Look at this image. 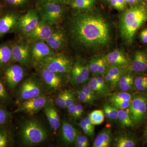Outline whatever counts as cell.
Returning <instances> with one entry per match:
<instances>
[{
	"label": "cell",
	"instance_id": "obj_1",
	"mask_svg": "<svg viewBox=\"0 0 147 147\" xmlns=\"http://www.w3.org/2000/svg\"><path fill=\"white\" fill-rule=\"evenodd\" d=\"M70 34L78 47L98 48L105 46L110 41V27L99 14L77 13L71 19Z\"/></svg>",
	"mask_w": 147,
	"mask_h": 147
},
{
	"label": "cell",
	"instance_id": "obj_2",
	"mask_svg": "<svg viewBox=\"0 0 147 147\" xmlns=\"http://www.w3.org/2000/svg\"><path fill=\"white\" fill-rule=\"evenodd\" d=\"M147 21V4L140 3L128 9L119 23L121 36L128 44L133 42L137 32Z\"/></svg>",
	"mask_w": 147,
	"mask_h": 147
},
{
	"label": "cell",
	"instance_id": "obj_3",
	"mask_svg": "<svg viewBox=\"0 0 147 147\" xmlns=\"http://www.w3.org/2000/svg\"><path fill=\"white\" fill-rule=\"evenodd\" d=\"M20 136L25 146H33L45 142L48 137L46 129L35 120H28L21 125Z\"/></svg>",
	"mask_w": 147,
	"mask_h": 147
},
{
	"label": "cell",
	"instance_id": "obj_4",
	"mask_svg": "<svg viewBox=\"0 0 147 147\" xmlns=\"http://www.w3.org/2000/svg\"><path fill=\"white\" fill-rule=\"evenodd\" d=\"M45 88L42 82L35 76L24 80L16 93V98L19 103L33 98L44 95Z\"/></svg>",
	"mask_w": 147,
	"mask_h": 147
},
{
	"label": "cell",
	"instance_id": "obj_5",
	"mask_svg": "<svg viewBox=\"0 0 147 147\" xmlns=\"http://www.w3.org/2000/svg\"><path fill=\"white\" fill-rule=\"evenodd\" d=\"M39 67H43L50 71L59 74H66L71 71L72 64L69 58L63 54H55L45 58L38 64Z\"/></svg>",
	"mask_w": 147,
	"mask_h": 147
},
{
	"label": "cell",
	"instance_id": "obj_6",
	"mask_svg": "<svg viewBox=\"0 0 147 147\" xmlns=\"http://www.w3.org/2000/svg\"><path fill=\"white\" fill-rule=\"evenodd\" d=\"M129 109L134 125H141L147 116V94L139 92L133 96Z\"/></svg>",
	"mask_w": 147,
	"mask_h": 147
},
{
	"label": "cell",
	"instance_id": "obj_7",
	"mask_svg": "<svg viewBox=\"0 0 147 147\" xmlns=\"http://www.w3.org/2000/svg\"><path fill=\"white\" fill-rule=\"evenodd\" d=\"M38 74L45 89L48 91L56 92L60 89L64 84L63 75L39 67Z\"/></svg>",
	"mask_w": 147,
	"mask_h": 147
},
{
	"label": "cell",
	"instance_id": "obj_8",
	"mask_svg": "<svg viewBox=\"0 0 147 147\" xmlns=\"http://www.w3.org/2000/svg\"><path fill=\"white\" fill-rule=\"evenodd\" d=\"M39 11L41 19H43L52 25L57 24L63 16L64 10L59 4L47 2L41 4Z\"/></svg>",
	"mask_w": 147,
	"mask_h": 147
},
{
	"label": "cell",
	"instance_id": "obj_9",
	"mask_svg": "<svg viewBox=\"0 0 147 147\" xmlns=\"http://www.w3.org/2000/svg\"><path fill=\"white\" fill-rule=\"evenodd\" d=\"M49 100L48 98L44 95L31 98L20 102L13 113H24L33 115L43 109Z\"/></svg>",
	"mask_w": 147,
	"mask_h": 147
},
{
	"label": "cell",
	"instance_id": "obj_10",
	"mask_svg": "<svg viewBox=\"0 0 147 147\" xmlns=\"http://www.w3.org/2000/svg\"><path fill=\"white\" fill-rule=\"evenodd\" d=\"M24 69L17 64H9L4 69L3 81L9 89L16 88L24 76Z\"/></svg>",
	"mask_w": 147,
	"mask_h": 147
},
{
	"label": "cell",
	"instance_id": "obj_11",
	"mask_svg": "<svg viewBox=\"0 0 147 147\" xmlns=\"http://www.w3.org/2000/svg\"><path fill=\"white\" fill-rule=\"evenodd\" d=\"M53 30L52 25L41 19L36 27L26 35L27 40L30 43L37 41H45L52 34Z\"/></svg>",
	"mask_w": 147,
	"mask_h": 147
},
{
	"label": "cell",
	"instance_id": "obj_12",
	"mask_svg": "<svg viewBox=\"0 0 147 147\" xmlns=\"http://www.w3.org/2000/svg\"><path fill=\"white\" fill-rule=\"evenodd\" d=\"M12 60L21 65H28L31 60L30 48L25 41H21L11 46Z\"/></svg>",
	"mask_w": 147,
	"mask_h": 147
},
{
	"label": "cell",
	"instance_id": "obj_13",
	"mask_svg": "<svg viewBox=\"0 0 147 147\" xmlns=\"http://www.w3.org/2000/svg\"><path fill=\"white\" fill-rule=\"evenodd\" d=\"M39 21L37 11L35 9H30L19 17L16 27L21 33L26 35L36 27Z\"/></svg>",
	"mask_w": 147,
	"mask_h": 147
},
{
	"label": "cell",
	"instance_id": "obj_14",
	"mask_svg": "<svg viewBox=\"0 0 147 147\" xmlns=\"http://www.w3.org/2000/svg\"><path fill=\"white\" fill-rule=\"evenodd\" d=\"M30 48L31 60L37 65L45 58L55 55V53L44 41H37L32 42Z\"/></svg>",
	"mask_w": 147,
	"mask_h": 147
},
{
	"label": "cell",
	"instance_id": "obj_15",
	"mask_svg": "<svg viewBox=\"0 0 147 147\" xmlns=\"http://www.w3.org/2000/svg\"><path fill=\"white\" fill-rule=\"evenodd\" d=\"M19 18L18 15L13 12H7L0 16V37L16 28Z\"/></svg>",
	"mask_w": 147,
	"mask_h": 147
},
{
	"label": "cell",
	"instance_id": "obj_16",
	"mask_svg": "<svg viewBox=\"0 0 147 147\" xmlns=\"http://www.w3.org/2000/svg\"><path fill=\"white\" fill-rule=\"evenodd\" d=\"M128 70L137 73L147 71V56L145 52L142 50L135 52Z\"/></svg>",
	"mask_w": 147,
	"mask_h": 147
},
{
	"label": "cell",
	"instance_id": "obj_17",
	"mask_svg": "<svg viewBox=\"0 0 147 147\" xmlns=\"http://www.w3.org/2000/svg\"><path fill=\"white\" fill-rule=\"evenodd\" d=\"M105 57L110 65L129 67L131 64L128 57L120 50H114L106 55Z\"/></svg>",
	"mask_w": 147,
	"mask_h": 147
},
{
	"label": "cell",
	"instance_id": "obj_18",
	"mask_svg": "<svg viewBox=\"0 0 147 147\" xmlns=\"http://www.w3.org/2000/svg\"><path fill=\"white\" fill-rule=\"evenodd\" d=\"M53 51H59L63 47L65 42V36L62 30H54L52 34L45 41Z\"/></svg>",
	"mask_w": 147,
	"mask_h": 147
},
{
	"label": "cell",
	"instance_id": "obj_19",
	"mask_svg": "<svg viewBox=\"0 0 147 147\" xmlns=\"http://www.w3.org/2000/svg\"><path fill=\"white\" fill-rule=\"evenodd\" d=\"M43 109L51 128L55 131H57L61 125L60 119L57 110L53 102L49 101Z\"/></svg>",
	"mask_w": 147,
	"mask_h": 147
},
{
	"label": "cell",
	"instance_id": "obj_20",
	"mask_svg": "<svg viewBox=\"0 0 147 147\" xmlns=\"http://www.w3.org/2000/svg\"><path fill=\"white\" fill-rule=\"evenodd\" d=\"M79 133L78 130L71 124L66 121L63 122L61 127V137L62 141L65 144L69 145L74 144Z\"/></svg>",
	"mask_w": 147,
	"mask_h": 147
},
{
	"label": "cell",
	"instance_id": "obj_21",
	"mask_svg": "<svg viewBox=\"0 0 147 147\" xmlns=\"http://www.w3.org/2000/svg\"><path fill=\"white\" fill-rule=\"evenodd\" d=\"M137 137L131 133H123L118 134L115 139L114 146L117 147H134L137 146Z\"/></svg>",
	"mask_w": 147,
	"mask_h": 147
},
{
	"label": "cell",
	"instance_id": "obj_22",
	"mask_svg": "<svg viewBox=\"0 0 147 147\" xmlns=\"http://www.w3.org/2000/svg\"><path fill=\"white\" fill-rule=\"evenodd\" d=\"M112 140V130L110 127H105L100 131L95 139L93 147H108Z\"/></svg>",
	"mask_w": 147,
	"mask_h": 147
},
{
	"label": "cell",
	"instance_id": "obj_23",
	"mask_svg": "<svg viewBox=\"0 0 147 147\" xmlns=\"http://www.w3.org/2000/svg\"><path fill=\"white\" fill-rule=\"evenodd\" d=\"M134 76L131 74H123L119 79L118 84L122 91L130 92L135 90L134 87Z\"/></svg>",
	"mask_w": 147,
	"mask_h": 147
},
{
	"label": "cell",
	"instance_id": "obj_24",
	"mask_svg": "<svg viewBox=\"0 0 147 147\" xmlns=\"http://www.w3.org/2000/svg\"><path fill=\"white\" fill-rule=\"evenodd\" d=\"M11 61V46L7 44L0 45V69L5 68Z\"/></svg>",
	"mask_w": 147,
	"mask_h": 147
},
{
	"label": "cell",
	"instance_id": "obj_25",
	"mask_svg": "<svg viewBox=\"0 0 147 147\" xmlns=\"http://www.w3.org/2000/svg\"><path fill=\"white\" fill-rule=\"evenodd\" d=\"M13 144V134L10 129L6 125L0 127V147L12 146Z\"/></svg>",
	"mask_w": 147,
	"mask_h": 147
},
{
	"label": "cell",
	"instance_id": "obj_26",
	"mask_svg": "<svg viewBox=\"0 0 147 147\" xmlns=\"http://www.w3.org/2000/svg\"><path fill=\"white\" fill-rule=\"evenodd\" d=\"M70 72V83L71 85L78 86L85 83L77 61L72 65Z\"/></svg>",
	"mask_w": 147,
	"mask_h": 147
},
{
	"label": "cell",
	"instance_id": "obj_27",
	"mask_svg": "<svg viewBox=\"0 0 147 147\" xmlns=\"http://www.w3.org/2000/svg\"><path fill=\"white\" fill-rule=\"evenodd\" d=\"M135 90L139 92L147 94V75H139L134 77Z\"/></svg>",
	"mask_w": 147,
	"mask_h": 147
},
{
	"label": "cell",
	"instance_id": "obj_28",
	"mask_svg": "<svg viewBox=\"0 0 147 147\" xmlns=\"http://www.w3.org/2000/svg\"><path fill=\"white\" fill-rule=\"evenodd\" d=\"M118 119L123 125L127 127H133L135 126L129 113L125 110H119Z\"/></svg>",
	"mask_w": 147,
	"mask_h": 147
},
{
	"label": "cell",
	"instance_id": "obj_29",
	"mask_svg": "<svg viewBox=\"0 0 147 147\" xmlns=\"http://www.w3.org/2000/svg\"><path fill=\"white\" fill-rule=\"evenodd\" d=\"M133 96L129 93V92H116L110 95L109 100L110 102L119 100H131Z\"/></svg>",
	"mask_w": 147,
	"mask_h": 147
},
{
	"label": "cell",
	"instance_id": "obj_30",
	"mask_svg": "<svg viewBox=\"0 0 147 147\" xmlns=\"http://www.w3.org/2000/svg\"><path fill=\"white\" fill-rule=\"evenodd\" d=\"M94 125L101 124L105 120V115L102 110H96L90 113L88 116Z\"/></svg>",
	"mask_w": 147,
	"mask_h": 147
},
{
	"label": "cell",
	"instance_id": "obj_31",
	"mask_svg": "<svg viewBox=\"0 0 147 147\" xmlns=\"http://www.w3.org/2000/svg\"><path fill=\"white\" fill-rule=\"evenodd\" d=\"M88 86L94 92L96 97H102L106 95L98 83L96 77H93L90 79Z\"/></svg>",
	"mask_w": 147,
	"mask_h": 147
},
{
	"label": "cell",
	"instance_id": "obj_32",
	"mask_svg": "<svg viewBox=\"0 0 147 147\" xmlns=\"http://www.w3.org/2000/svg\"><path fill=\"white\" fill-rule=\"evenodd\" d=\"M95 0H74L71 4L74 8L86 9L92 6Z\"/></svg>",
	"mask_w": 147,
	"mask_h": 147
},
{
	"label": "cell",
	"instance_id": "obj_33",
	"mask_svg": "<svg viewBox=\"0 0 147 147\" xmlns=\"http://www.w3.org/2000/svg\"><path fill=\"white\" fill-rule=\"evenodd\" d=\"M122 67H123L112 66L107 71L117 84L120 78L124 74V69H123Z\"/></svg>",
	"mask_w": 147,
	"mask_h": 147
},
{
	"label": "cell",
	"instance_id": "obj_34",
	"mask_svg": "<svg viewBox=\"0 0 147 147\" xmlns=\"http://www.w3.org/2000/svg\"><path fill=\"white\" fill-rule=\"evenodd\" d=\"M77 62L84 78V82H86L89 77L90 72L88 65L83 60H79L77 61Z\"/></svg>",
	"mask_w": 147,
	"mask_h": 147
},
{
	"label": "cell",
	"instance_id": "obj_35",
	"mask_svg": "<svg viewBox=\"0 0 147 147\" xmlns=\"http://www.w3.org/2000/svg\"><path fill=\"white\" fill-rule=\"evenodd\" d=\"M10 100V96L0 78V104H5Z\"/></svg>",
	"mask_w": 147,
	"mask_h": 147
},
{
	"label": "cell",
	"instance_id": "obj_36",
	"mask_svg": "<svg viewBox=\"0 0 147 147\" xmlns=\"http://www.w3.org/2000/svg\"><path fill=\"white\" fill-rule=\"evenodd\" d=\"M100 58V56H95L91 58L89 61L88 65L90 72L92 73L94 75H97Z\"/></svg>",
	"mask_w": 147,
	"mask_h": 147
},
{
	"label": "cell",
	"instance_id": "obj_37",
	"mask_svg": "<svg viewBox=\"0 0 147 147\" xmlns=\"http://www.w3.org/2000/svg\"><path fill=\"white\" fill-rule=\"evenodd\" d=\"M10 113L3 107H0V127L4 126L10 119Z\"/></svg>",
	"mask_w": 147,
	"mask_h": 147
},
{
	"label": "cell",
	"instance_id": "obj_38",
	"mask_svg": "<svg viewBox=\"0 0 147 147\" xmlns=\"http://www.w3.org/2000/svg\"><path fill=\"white\" fill-rule=\"evenodd\" d=\"M109 65H110L106 60L105 56H100V62L96 75L101 76L104 74L109 68Z\"/></svg>",
	"mask_w": 147,
	"mask_h": 147
},
{
	"label": "cell",
	"instance_id": "obj_39",
	"mask_svg": "<svg viewBox=\"0 0 147 147\" xmlns=\"http://www.w3.org/2000/svg\"><path fill=\"white\" fill-rule=\"evenodd\" d=\"M77 147H87L89 146V142L86 136L79 134L76 136L74 144Z\"/></svg>",
	"mask_w": 147,
	"mask_h": 147
},
{
	"label": "cell",
	"instance_id": "obj_40",
	"mask_svg": "<svg viewBox=\"0 0 147 147\" xmlns=\"http://www.w3.org/2000/svg\"><path fill=\"white\" fill-rule=\"evenodd\" d=\"M67 92V90L61 92L55 98V104L60 108H66Z\"/></svg>",
	"mask_w": 147,
	"mask_h": 147
},
{
	"label": "cell",
	"instance_id": "obj_41",
	"mask_svg": "<svg viewBox=\"0 0 147 147\" xmlns=\"http://www.w3.org/2000/svg\"><path fill=\"white\" fill-rule=\"evenodd\" d=\"M96 79L98 83L105 94L107 95L109 93L112 89L110 84L105 81L103 77L100 76H96Z\"/></svg>",
	"mask_w": 147,
	"mask_h": 147
},
{
	"label": "cell",
	"instance_id": "obj_42",
	"mask_svg": "<svg viewBox=\"0 0 147 147\" xmlns=\"http://www.w3.org/2000/svg\"><path fill=\"white\" fill-rule=\"evenodd\" d=\"M82 91L84 92L86 96L89 100L90 103H92L96 100L97 97L94 92L91 90L88 86H84L81 89Z\"/></svg>",
	"mask_w": 147,
	"mask_h": 147
},
{
	"label": "cell",
	"instance_id": "obj_43",
	"mask_svg": "<svg viewBox=\"0 0 147 147\" xmlns=\"http://www.w3.org/2000/svg\"><path fill=\"white\" fill-rule=\"evenodd\" d=\"M131 100H119V101H113L110 102L118 109L124 110L129 107V105L131 104Z\"/></svg>",
	"mask_w": 147,
	"mask_h": 147
},
{
	"label": "cell",
	"instance_id": "obj_44",
	"mask_svg": "<svg viewBox=\"0 0 147 147\" xmlns=\"http://www.w3.org/2000/svg\"><path fill=\"white\" fill-rule=\"evenodd\" d=\"M79 126L82 128L84 133L88 136L92 137L94 134V130L90 128L89 126L85 122L84 119L82 120L79 123Z\"/></svg>",
	"mask_w": 147,
	"mask_h": 147
},
{
	"label": "cell",
	"instance_id": "obj_45",
	"mask_svg": "<svg viewBox=\"0 0 147 147\" xmlns=\"http://www.w3.org/2000/svg\"><path fill=\"white\" fill-rule=\"evenodd\" d=\"M108 109L110 115V121H117L118 119V113L119 110L113 104H110L108 102Z\"/></svg>",
	"mask_w": 147,
	"mask_h": 147
},
{
	"label": "cell",
	"instance_id": "obj_46",
	"mask_svg": "<svg viewBox=\"0 0 147 147\" xmlns=\"http://www.w3.org/2000/svg\"><path fill=\"white\" fill-rule=\"evenodd\" d=\"M75 93L71 90H67L66 98V108L75 103Z\"/></svg>",
	"mask_w": 147,
	"mask_h": 147
},
{
	"label": "cell",
	"instance_id": "obj_47",
	"mask_svg": "<svg viewBox=\"0 0 147 147\" xmlns=\"http://www.w3.org/2000/svg\"><path fill=\"white\" fill-rule=\"evenodd\" d=\"M75 96L79 102L85 104L90 103L89 100L87 98L86 95L81 89H77L75 92Z\"/></svg>",
	"mask_w": 147,
	"mask_h": 147
},
{
	"label": "cell",
	"instance_id": "obj_48",
	"mask_svg": "<svg viewBox=\"0 0 147 147\" xmlns=\"http://www.w3.org/2000/svg\"><path fill=\"white\" fill-rule=\"evenodd\" d=\"M102 76H103L102 77L104 78L105 81L110 84L112 89H113L115 88L117 85V83L115 81L112 76L107 71L103 74Z\"/></svg>",
	"mask_w": 147,
	"mask_h": 147
},
{
	"label": "cell",
	"instance_id": "obj_49",
	"mask_svg": "<svg viewBox=\"0 0 147 147\" xmlns=\"http://www.w3.org/2000/svg\"><path fill=\"white\" fill-rule=\"evenodd\" d=\"M41 3L47 2H52L59 4H71L74 0H38Z\"/></svg>",
	"mask_w": 147,
	"mask_h": 147
},
{
	"label": "cell",
	"instance_id": "obj_50",
	"mask_svg": "<svg viewBox=\"0 0 147 147\" xmlns=\"http://www.w3.org/2000/svg\"><path fill=\"white\" fill-rule=\"evenodd\" d=\"M69 115L75 119H76V104L75 103L69 105L67 108Z\"/></svg>",
	"mask_w": 147,
	"mask_h": 147
},
{
	"label": "cell",
	"instance_id": "obj_51",
	"mask_svg": "<svg viewBox=\"0 0 147 147\" xmlns=\"http://www.w3.org/2000/svg\"><path fill=\"white\" fill-rule=\"evenodd\" d=\"M5 1L11 5L20 6L26 3L28 0H5Z\"/></svg>",
	"mask_w": 147,
	"mask_h": 147
},
{
	"label": "cell",
	"instance_id": "obj_52",
	"mask_svg": "<svg viewBox=\"0 0 147 147\" xmlns=\"http://www.w3.org/2000/svg\"><path fill=\"white\" fill-rule=\"evenodd\" d=\"M139 37L141 41L144 44L147 43V28H145L142 30L140 32Z\"/></svg>",
	"mask_w": 147,
	"mask_h": 147
},
{
	"label": "cell",
	"instance_id": "obj_53",
	"mask_svg": "<svg viewBox=\"0 0 147 147\" xmlns=\"http://www.w3.org/2000/svg\"><path fill=\"white\" fill-rule=\"evenodd\" d=\"M76 119L81 118L84 113V108L80 104H76Z\"/></svg>",
	"mask_w": 147,
	"mask_h": 147
},
{
	"label": "cell",
	"instance_id": "obj_54",
	"mask_svg": "<svg viewBox=\"0 0 147 147\" xmlns=\"http://www.w3.org/2000/svg\"><path fill=\"white\" fill-rule=\"evenodd\" d=\"M110 4L114 8L117 9L118 10H121V8L119 3L118 0H110Z\"/></svg>",
	"mask_w": 147,
	"mask_h": 147
},
{
	"label": "cell",
	"instance_id": "obj_55",
	"mask_svg": "<svg viewBox=\"0 0 147 147\" xmlns=\"http://www.w3.org/2000/svg\"><path fill=\"white\" fill-rule=\"evenodd\" d=\"M84 119L85 122L89 126L90 128L91 129H92V130H94V125L92 123L91 120L90 119L89 117H86L84 118Z\"/></svg>",
	"mask_w": 147,
	"mask_h": 147
},
{
	"label": "cell",
	"instance_id": "obj_56",
	"mask_svg": "<svg viewBox=\"0 0 147 147\" xmlns=\"http://www.w3.org/2000/svg\"><path fill=\"white\" fill-rule=\"evenodd\" d=\"M142 143L143 145H144L147 143V124L145 127L144 134H143Z\"/></svg>",
	"mask_w": 147,
	"mask_h": 147
},
{
	"label": "cell",
	"instance_id": "obj_57",
	"mask_svg": "<svg viewBox=\"0 0 147 147\" xmlns=\"http://www.w3.org/2000/svg\"><path fill=\"white\" fill-rule=\"evenodd\" d=\"M118 1L120 5L121 10H123L126 7V2L125 0H118Z\"/></svg>",
	"mask_w": 147,
	"mask_h": 147
},
{
	"label": "cell",
	"instance_id": "obj_58",
	"mask_svg": "<svg viewBox=\"0 0 147 147\" xmlns=\"http://www.w3.org/2000/svg\"><path fill=\"white\" fill-rule=\"evenodd\" d=\"M138 0H129L128 2L130 4H134L136 2L138 1Z\"/></svg>",
	"mask_w": 147,
	"mask_h": 147
},
{
	"label": "cell",
	"instance_id": "obj_59",
	"mask_svg": "<svg viewBox=\"0 0 147 147\" xmlns=\"http://www.w3.org/2000/svg\"><path fill=\"white\" fill-rule=\"evenodd\" d=\"M145 53H146V55L147 56V48L146 49V52H145Z\"/></svg>",
	"mask_w": 147,
	"mask_h": 147
},
{
	"label": "cell",
	"instance_id": "obj_60",
	"mask_svg": "<svg viewBox=\"0 0 147 147\" xmlns=\"http://www.w3.org/2000/svg\"><path fill=\"white\" fill-rule=\"evenodd\" d=\"M126 2H128L129 0H125Z\"/></svg>",
	"mask_w": 147,
	"mask_h": 147
},
{
	"label": "cell",
	"instance_id": "obj_61",
	"mask_svg": "<svg viewBox=\"0 0 147 147\" xmlns=\"http://www.w3.org/2000/svg\"><path fill=\"white\" fill-rule=\"evenodd\" d=\"M144 1H147V0H144Z\"/></svg>",
	"mask_w": 147,
	"mask_h": 147
},
{
	"label": "cell",
	"instance_id": "obj_62",
	"mask_svg": "<svg viewBox=\"0 0 147 147\" xmlns=\"http://www.w3.org/2000/svg\"></svg>",
	"mask_w": 147,
	"mask_h": 147
}]
</instances>
